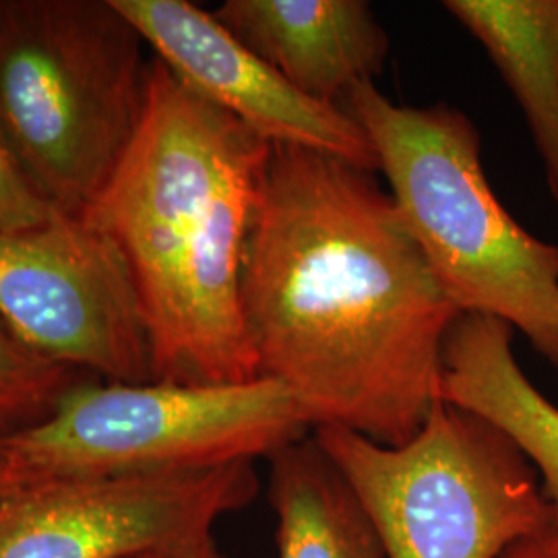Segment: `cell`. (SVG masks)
Returning <instances> with one entry per match:
<instances>
[{
	"label": "cell",
	"instance_id": "1",
	"mask_svg": "<svg viewBox=\"0 0 558 558\" xmlns=\"http://www.w3.org/2000/svg\"><path fill=\"white\" fill-rule=\"evenodd\" d=\"M375 174L271 145L242 315L259 377L283 385L313 428L398 447L440 399L442 350L461 315Z\"/></svg>",
	"mask_w": 558,
	"mask_h": 558
},
{
	"label": "cell",
	"instance_id": "2",
	"mask_svg": "<svg viewBox=\"0 0 558 558\" xmlns=\"http://www.w3.org/2000/svg\"><path fill=\"white\" fill-rule=\"evenodd\" d=\"M269 156V141L149 60L140 129L80 218L129 265L154 380L259 379L242 271Z\"/></svg>",
	"mask_w": 558,
	"mask_h": 558
},
{
	"label": "cell",
	"instance_id": "3",
	"mask_svg": "<svg viewBox=\"0 0 558 558\" xmlns=\"http://www.w3.org/2000/svg\"><path fill=\"white\" fill-rule=\"evenodd\" d=\"M339 108L371 141L389 195L459 315L507 323L558 366V244L502 207L474 122L445 104L399 106L377 83H360Z\"/></svg>",
	"mask_w": 558,
	"mask_h": 558
},
{
	"label": "cell",
	"instance_id": "4",
	"mask_svg": "<svg viewBox=\"0 0 558 558\" xmlns=\"http://www.w3.org/2000/svg\"><path fill=\"white\" fill-rule=\"evenodd\" d=\"M112 0H0V133L80 218L140 129L149 60Z\"/></svg>",
	"mask_w": 558,
	"mask_h": 558
},
{
	"label": "cell",
	"instance_id": "5",
	"mask_svg": "<svg viewBox=\"0 0 558 558\" xmlns=\"http://www.w3.org/2000/svg\"><path fill=\"white\" fill-rule=\"evenodd\" d=\"M313 435L373 519L387 558H500L553 527L538 474L518 445L445 399L398 447L341 426Z\"/></svg>",
	"mask_w": 558,
	"mask_h": 558
},
{
	"label": "cell",
	"instance_id": "6",
	"mask_svg": "<svg viewBox=\"0 0 558 558\" xmlns=\"http://www.w3.org/2000/svg\"><path fill=\"white\" fill-rule=\"evenodd\" d=\"M313 430L276 380H83L40 424L4 439L13 484L220 468L271 458Z\"/></svg>",
	"mask_w": 558,
	"mask_h": 558
},
{
	"label": "cell",
	"instance_id": "7",
	"mask_svg": "<svg viewBox=\"0 0 558 558\" xmlns=\"http://www.w3.org/2000/svg\"><path fill=\"white\" fill-rule=\"evenodd\" d=\"M0 320L46 359L108 383H147L151 348L117 244L59 211L0 232Z\"/></svg>",
	"mask_w": 558,
	"mask_h": 558
},
{
	"label": "cell",
	"instance_id": "8",
	"mask_svg": "<svg viewBox=\"0 0 558 558\" xmlns=\"http://www.w3.org/2000/svg\"><path fill=\"white\" fill-rule=\"evenodd\" d=\"M257 490L253 461L25 484L0 499V558L140 557L209 536Z\"/></svg>",
	"mask_w": 558,
	"mask_h": 558
},
{
	"label": "cell",
	"instance_id": "9",
	"mask_svg": "<svg viewBox=\"0 0 558 558\" xmlns=\"http://www.w3.org/2000/svg\"><path fill=\"white\" fill-rule=\"evenodd\" d=\"M172 75L271 145L331 154L379 172L362 126L339 106L311 100L186 0H112Z\"/></svg>",
	"mask_w": 558,
	"mask_h": 558
},
{
	"label": "cell",
	"instance_id": "10",
	"mask_svg": "<svg viewBox=\"0 0 558 558\" xmlns=\"http://www.w3.org/2000/svg\"><path fill=\"white\" fill-rule=\"evenodd\" d=\"M214 17L311 100L375 83L389 36L364 0H226Z\"/></svg>",
	"mask_w": 558,
	"mask_h": 558
},
{
	"label": "cell",
	"instance_id": "11",
	"mask_svg": "<svg viewBox=\"0 0 558 558\" xmlns=\"http://www.w3.org/2000/svg\"><path fill=\"white\" fill-rule=\"evenodd\" d=\"M440 399L488 420L534 465L558 527V405L521 371L513 327L461 315L442 350Z\"/></svg>",
	"mask_w": 558,
	"mask_h": 558
},
{
	"label": "cell",
	"instance_id": "12",
	"mask_svg": "<svg viewBox=\"0 0 558 558\" xmlns=\"http://www.w3.org/2000/svg\"><path fill=\"white\" fill-rule=\"evenodd\" d=\"M521 106L558 205V0H447Z\"/></svg>",
	"mask_w": 558,
	"mask_h": 558
},
{
	"label": "cell",
	"instance_id": "13",
	"mask_svg": "<svg viewBox=\"0 0 558 558\" xmlns=\"http://www.w3.org/2000/svg\"><path fill=\"white\" fill-rule=\"evenodd\" d=\"M269 502L278 558H387L373 519L315 435L269 458Z\"/></svg>",
	"mask_w": 558,
	"mask_h": 558
},
{
	"label": "cell",
	"instance_id": "14",
	"mask_svg": "<svg viewBox=\"0 0 558 558\" xmlns=\"http://www.w3.org/2000/svg\"><path fill=\"white\" fill-rule=\"evenodd\" d=\"M83 373L41 356L0 320V439L48 418Z\"/></svg>",
	"mask_w": 558,
	"mask_h": 558
},
{
	"label": "cell",
	"instance_id": "15",
	"mask_svg": "<svg viewBox=\"0 0 558 558\" xmlns=\"http://www.w3.org/2000/svg\"><path fill=\"white\" fill-rule=\"evenodd\" d=\"M59 211L0 133V232L38 228Z\"/></svg>",
	"mask_w": 558,
	"mask_h": 558
},
{
	"label": "cell",
	"instance_id": "16",
	"mask_svg": "<svg viewBox=\"0 0 558 558\" xmlns=\"http://www.w3.org/2000/svg\"><path fill=\"white\" fill-rule=\"evenodd\" d=\"M500 558H558V527L521 539Z\"/></svg>",
	"mask_w": 558,
	"mask_h": 558
},
{
	"label": "cell",
	"instance_id": "17",
	"mask_svg": "<svg viewBox=\"0 0 558 558\" xmlns=\"http://www.w3.org/2000/svg\"><path fill=\"white\" fill-rule=\"evenodd\" d=\"M135 558H223L221 557L214 536H203V538L191 539V542H182L177 546H168L160 548L154 553H145Z\"/></svg>",
	"mask_w": 558,
	"mask_h": 558
},
{
	"label": "cell",
	"instance_id": "18",
	"mask_svg": "<svg viewBox=\"0 0 558 558\" xmlns=\"http://www.w3.org/2000/svg\"><path fill=\"white\" fill-rule=\"evenodd\" d=\"M15 488L13 484V470H11V459L9 451L4 447V439H0V499Z\"/></svg>",
	"mask_w": 558,
	"mask_h": 558
}]
</instances>
